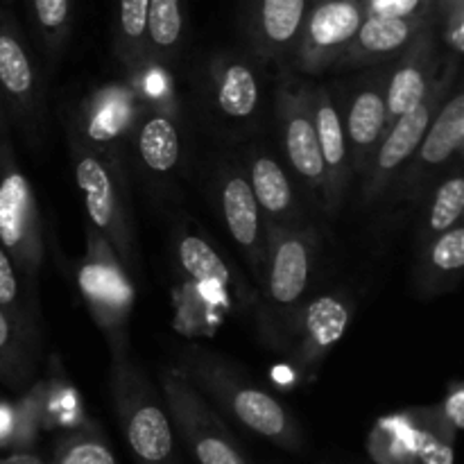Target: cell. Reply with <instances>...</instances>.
I'll use <instances>...</instances> for the list:
<instances>
[{"mask_svg": "<svg viewBox=\"0 0 464 464\" xmlns=\"http://www.w3.org/2000/svg\"><path fill=\"white\" fill-rule=\"evenodd\" d=\"M320 258V236L313 227L266 222L261 279L256 288L258 331L267 347L284 352L295 320L308 302Z\"/></svg>", "mask_w": 464, "mask_h": 464, "instance_id": "cell-1", "label": "cell"}, {"mask_svg": "<svg viewBox=\"0 0 464 464\" xmlns=\"http://www.w3.org/2000/svg\"><path fill=\"white\" fill-rule=\"evenodd\" d=\"M175 367L245 430L284 451L299 453L304 449V433L288 406L254 383L225 356L190 343L181 349Z\"/></svg>", "mask_w": 464, "mask_h": 464, "instance_id": "cell-2", "label": "cell"}, {"mask_svg": "<svg viewBox=\"0 0 464 464\" xmlns=\"http://www.w3.org/2000/svg\"><path fill=\"white\" fill-rule=\"evenodd\" d=\"M66 139L89 225L111 243L127 272L136 276L140 270V249L130 202L125 154L95 152L71 136Z\"/></svg>", "mask_w": 464, "mask_h": 464, "instance_id": "cell-3", "label": "cell"}, {"mask_svg": "<svg viewBox=\"0 0 464 464\" xmlns=\"http://www.w3.org/2000/svg\"><path fill=\"white\" fill-rule=\"evenodd\" d=\"M109 392L136 464H179L175 429L161 390L154 388L130 352L111 353Z\"/></svg>", "mask_w": 464, "mask_h": 464, "instance_id": "cell-4", "label": "cell"}, {"mask_svg": "<svg viewBox=\"0 0 464 464\" xmlns=\"http://www.w3.org/2000/svg\"><path fill=\"white\" fill-rule=\"evenodd\" d=\"M84 236L86 249L77 266V288L95 326L102 331L109 352H130V320L136 304L134 276L93 225H86Z\"/></svg>", "mask_w": 464, "mask_h": 464, "instance_id": "cell-5", "label": "cell"}, {"mask_svg": "<svg viewBox=\"0 0 464 464\" xmlns=\"http://www.w3.org/2000/svg\"><path fill=\"white\" fill-rule=\"evenodd\" d=\"M458 77H460V59L453 57V54H444V62L442 66H440L438 77H435V82L430 84V89L426 91L424 98H421L415 107L408 109L406 113H401V116L394 118V121L390 122L383 139L376 145L370 163H367V168L361 175V198L365 207L379 202L385 195V190H388L390 186H392V181L397 179L399 172L408 166V161L412 159L415 150L420 148L426 130H429L430 122H433L438 109L442 107V102L449 98V93L456 89Z\"/></svg>", "mask_w": 464, "mask_h": 464, "instance_id": "cell-6", "label": "cell"}, {"mask_svg": "<svg viewBox=\"0 0 464 464\" xmlns=\"http://www.w3.org/2000/svg\"><path fill=\"white\" fill-rule=\"evenodd\" d=\"M202 109L208 122L225 134H249L266 109V75L258 57L220 53L202 72Z\"/></svg>", "mask_w": 464, "mask_h": 464, "instance_id": "cell-7", "label": "cell"}, {"mask_svg": "<svg viewBox=\"0 0 464 464\" xmlns=\"http://www.w3.org/2000/svg\"><path fill=\"white\" fill-rule=\"evenodd\" d=\"M159 383L172 429L186 444L195 464H252L220 412L175 365L161 372Z\"/></svg>", "mask_w": 464, "mask_h": 464, "instance_id": "cell-8", "label": "cell"}, {"mask_svg": "<svg viewBox=\"0 0 464 464\" xmlns=\"http://www.w3.org/2000/svg\"><path fill=\"white\" fill-rule=\"evenodd\" d=\"M0 245L18 275L34 284L45 256L39 202L7 136L0 139Z\"/></svg>", "mask_w": 464, "mask_h": 464, "instance_id": "cell-9", "label": "cell"}, {"mask_svg": "<svg viewBox=\"0 0 464 464\" xmlns=\"http://www.w3.org/2000/svg\"><path fill=\"white\" fill-rule=\"evenodd\" d=\"M177 275L193 285L207 302L218 304L229 313H254L256 288L231 266L222 249L202 234L198 225L184 222L172 234Z\"/></svg>", "mask_w": 464, "mask_h": 464, "instance_id": "cell-10", "label": "cell"}, {"mask_svg": "<svg viewBox=\"0 0 464 464\" xmlns=\"http://www.w3.org/2000/svg\"><path fill=\"white\" fill-rule=\"evenodd\" d=\"M145 100L131 75L109 82L84 95L66 116V136L80 140L95 152L125 154Z\"/></svg>", "mask_w": 464, "mask_h": 464, "instance_id": "cell-11", "label": "cell"}, {"mask_svg": "<svg viewBox=\"0 0 464 464\" xmlns=\"http://www.w3.org/2000/svg\"><path fill=\"white\" fill-rule=\"evenodd\" d=\"M313 82L295 71H284L275 91V116L281 150L293 175L322 202L324 166L313 118Z\"/></svg>", "mask_w": 464, "mask_h": 464, "instance_id": "cell-12", "label": "cell"}, {"mask_svg": "<svg viewBox=\"0 0 464 464\" xmlns=\"http://www.w3.org/2000/svg\"><path fill=\"white\" fill-rule=\"evenodd\" d=\"M365 18L362 0H308L297 48L288 71L320 75L334 71Z\"/></svg>", "mask_w": 464, "mask_h": 464, "instance_id": "cell-13", "label": "cell"}, {"mask_svg": "<svg viewBox=\"0 0 464 464\" xmlns=\"http://www.w3.org/2000/svg\"><path fill=\"white\" fill-rule=\"evenodd\" d=\"M0 100L21 127L36 140L44 131V84L18 23L0 7Z\"/></svg>", "mask_w": 464, "mask_h": 464, "instance_id": "cell-14", "label": "cell"}, {"mask_svg": "<svg viewBox=\"0 0 464 464\" xmlns=\"http://www.w3.org/2000/svg\"><path fill=\"white\" fill-rule=\"evenodd\" d=\"M353 317V299L343 290L308 297L295 320L285 352L304 383L315 381L331 349L344 338Z\"/></svg>", "mask_w": 464, "mask_h": 464, "instance_id": "cell-15", "label": "cell"}, {"mask_svg": "<svg viewBox=\"0 0 464 464\" xmlns=\"http://www.w3.org/2000/svg\"><path fill=\"white\" fill-rule=\"evenodd\" d=\"M216 207L222 227L243 254L254 284L261 279L266 249V218L258 208L247 175L236 166H222L216 179Z\"/></svg>", "mask_w": 464, "mask_h": 464, "instance_id": "cell-16", "label": "cell"}, {"mask_svg": "<svg viewBox=\"0 0 464 464\" xmlns=\"http://www.w3.org/2000/svg\"><path fill=\"white\" fill-rule=\"evenodd\" d=\"M385 80H388V71L370 72L365 80L353 84L344 109H340L353 175H362L376 145L381 143L388 130Z\"/></svg>", "mask_w": 464, "mask_h": 464, "instance_id": "cell-17", "label": "cell"}, {"mask_svg": "<svg viewBox=\"0 0 464 464\" xmlns=\"http://www.w3.org/2000/svg\"><path fill=\"white\" fill-rule=\"evenodd\" d=\"M464 145V93L460 86L449 93L442 107L435 113L433 122L426 130L420 148L415 150L406 172H403V190L408 198L426 188V181L447 166L453 157L462 152Z\"/></svg>", "mask_w": 464, "mask_h": 464, "instance_id": "cell-18", "label": "cell"}, {"mask_svg": "<svg viewBox=\"0 0 464 464\" xmlns=\"http://www.w3.org/2000/svg\"><path fill=\"white\" fill-rule=\"evenodd\" d=\"M438 21L426 25L415 39L408 44V48L399 54V62L385 80V104H388L390 122L415 107L430 84L438 77L440 66L444 62V54H440L438 34H435ZM388 122V125H390Z\"/></svg>", "mask_w": 464, "mask_h": 464, "instance_id": "cell-19", "label": "cell"}, {"mask_svg": "<svg viewBox=\"0 0 464 464\" xmlns=\"http://www.w3.org/2000/svg\"><path fill=\"white\" fill-rule=\"evenodd\" d=\"M313 118H315L317 143H320V157L324 166L322 207L326 208V213L335 216L343 207L353 172L340 107L335 104L331 91L322 84L313 86Z\"/></svg>", "mask_w": 464, "mask_h": 464, "instance_id": "cell-20", "label": "cell"}, {"mask_svg": "<svg viewBox=\"0 0 464 464\" xmlns=\"http://www.w3.org/2000/svg\"><path fill=\"white\" fill-rule=\"evenodd\" d=\"M306 9L308 0H252L249 36L263 66L288 71Z\"/></svg>", "mask_w": 464, "mask_h": 464, "instance_id": "cell-21", "label": "cell"}, {"mask_svg": "<svg viewBox=\"0 0 464 464\" xmlns=\"http://www.w3.org/2000/svg\"><path fill=\"white\" fill-rule=\"evenodd\" d=\"M435 21H438L435 16H376V14H365L356 36L347 45L343 57L335 62L334 71L374 66L385 59L399 57L408 48V44L426 25Z\"/></svg>", "mask_w": 464, "mask_h": 464, "instance_id": "cell-22", "label": "cell"}, {"mask_svg": "<svg viewBox=\"0 0 464 464\" xmlns=\"http://www.w3.org/2000/svg\"><path fill=\"white\" fill-rule=\"evenodd\" d=\"M130 145L152 179H168L181 163V127L175 104H145Z\"/></svg>", "mask_w": 464, "mask_h": 464, "instance_id": "cell-23", "label": "cell"}, {"mask_svg": "<svg viewBox=\"0 0 464 464\" xmlns=\"http://www.w3.org/2000/svg\"><path fill=\"white\" fill-rule=\"evenodd\" d=\"M247 179L266 222H276V225L302 222V208L290 181V172L281 166L275 154L261 148L254 150L249 157Z\"/></svg>", "mask_w": 464, "mask_h": 464, "instance_id": "cell-24", "label": "cell"}, {"mask_svg": "<svg viewBox=\"0 0 464 464\" xmlns=\"http://www.w3.org/2000/svg\"><path fill=\"white\" fill-rule=\"evenodd\" d=\"M464 272V225L447 229L420 247L415 285L424 297H438L456 288Z\"/></svg>", "mask_w": 464, "mask_h": 464, "instance_id": "cell-25", "label": "cell"}, {"mask_svg": "<svg viewBox=\"0 0 464 464\" xmlns=\"http://www.w3.org/2000/svg\"><path fill=\"white\" fill-rule=\"evenodd\" d=\"M148 9L150 0H116L113 54L127 72L148 62Z\"/></svg>", "mask_w": 464, "mask_h": 464, "instance_id": "cell-26", "label": "cell"}, {"mask_svg": "<svg viewBox=\"0 0 464 464\" xmlns=\"http://www.w3.org/2000/svg\"><path fill=\"white\" fill-rule=\"evenodd\" d=\"M184 44V0H150L148 62L172 66Z\"/></svg>", "mask_w": 464, "mask_h": 464, "instance_id": "cell-27", "label": "cell"}, {"mask_svg": "<svg viewBox=\"0 0 464 464\" xmlns=\"http://www.w3.org/2000/svg\"><path fill=\"white\" fill-rule=\"evenodd\" d=\"M406 421L412 460L420 464H453V444L458 435L438 420L433 406L406 411Z\"/></svg>", "mask_w": 464, "mask_h": 464, "instance_id": "cell-28", "label": "cell"}, {"mask_svg": "<svg viewBox=\"0 0 464 464\" xmlns=\"http://www.w3.org/2000/svg\"><path fill=\"white\" fill-rule=\"evenodd\" d=\"M45 464H118L111 444L93 420L62 430Z\"/></svg>", "mask_w": 464, "mask_h": 464, "instance_id": "cell-29", "label": "cell"}, {"mask_svg": "<svg viewBox=\"0 0 464 464\" xmlns=\"http://www.w3.org/2000/svg\"><path fill=\"white\" fill-rule=\"evenodd\" d=\"M45 403H48V381H39L9 406V435L5 449L30 451L45 429Z\"/></svg>", "mask_w": 464, "mask_h": 464, "instance_id": "cell-30", "label": "cell"}, {"mask_svg": "<svg viewBox=\"0 0 464 464\" xmlns=\"http://www.w3.org/2000/svg\"><path fill=\"white\" fill-rule=\"evenodd\" d=\"M464 216V177L460 168L444 177L430 198L429 211L420 227V247L433 240L435 236L444 234L447 229L462 222Z\"/></svg>", "mask_w": 464, "mask_h": 464, "instance_id": "cell-31", "label": "cell"}, {"mask_svg": "<svg viewBox=\"0 0 464 464\" xmlns=\"http://www.w3.org/2000/svg\"><path fill=\"white\" fill-rule=\"evenodd\" d=\"M32 25L50 63L62 59L72 32V0H27Z\"/></svg>", "mask_w": 464, "mask_h": 464, "instance_id": "cell-32", "label": "cell"}, {"mask_svg": "<svg viewBox=\"0 0 464 464\" xmlns=\"http://www.w3.org/2000/svg\"><path fill=\"white\" fill-rule=\"evenodd\" d=\"M32 372L30 335L0 308V381L9 388H25Z\"/></svg>", "mask_w": 464, "mask_h": 464, "instance_id": "cell-33", "label": "cell"}, {"mask_svg": "<svg viewBox=\"0 0 464 464\" xmlns=\"http://www.w3.org/2000/svg\"><path fill=\"white\" fill-rule=\"evenodd\" d=\"M0 308H3L7 315H12V320L32 338L30 313H27L25 304L21 302L18 272L16 267H14L9 254L3 249V245H0Z\"/></svg>", "mask_w": 464, "mask_h": 464, "instance_id": "cell-34", "label": "cell"}, {"mask_svg": "<svg viewBox=\"0 0 464 464\" xmlns=\"http://www.w3.org/2000/svg\"><path fill=\"white\" fill-rule=\"evenodd\" d=\"M376 16H435V0H362Z\"/></svg>", "mask_w": 464, "mask_h": 464, "instance_id": "cell-35", "label": "cell"}, {"mask_svg": "<svg viewBox=\"0 0 464 464\" xmlns=\"http://www.w3.org/2000/svg\"><path fill=\"white\" fill-rule=\"evenodd\" d=\"M433 408L438 420L442 421L451 433H460L464 426V388L460 381H453L447 388V397Z\"/></svg>", "mask_w": 464, "mask_h": 464, "instance_id": "cell-36", "label": "cell"}, {"mask_svg": "<svg viewBox=\"0 0 464 464\" xmlns=\"http://www.w3.org/2000/svg\"><path fill=\"white\" fill-rule=\"evenodd\" d=\"M440 25H442V41L449 50L447 54L460 59L464 53V3L444 14L440 18Z\"/></svg>", "mask_w": 464, "mask_h": 464, "instance_id": "cell-37", "label": "cell"}, {"mask_svg": "<svg viewBox=\"0 0 464 464\" xmlns=\"http://www.w3.org/2000/svg\"><path fill=\"white\" fill-rule=\"evenodd\" d=\"M0 464H45V460L30 451H12V456L0 458Z\"/></svg>", "mask_w": 464, "mask_h": 464, "instance_id": "cell-38", "label": "cell"}, {"mask_svg": "<svg viewBox=\"0 0 464 464\" xmlns=\"http://www.w3.org/2000/svg\"><path fill=\"white\" fill-rule=\"evenodd\" d=\"M460 3H464V0H435V18L440 21L444 14L451 12V9L456 7V5H460Z\"/></svg>", "mask_w": 464, "mask_h": 464, "instance_id": "cell-39", "label": "cell"}, {"mask_svg": "<svg viewBox=\"0 0 464 464\" xmlns=\"http://www.w3.org/2000/svg\"><path fill=\"white\" fill-rule=\"evenodd\" d=\"M5 116H3V100H0V131H3L5 130Z\"/></svg>", "mask_w": 464, "mask_h": 464, "instance_id": "cell-40", "label": "cell"}, {"mask_svg": "<svg viewBox=\"0 0 464 464\" xmlns=\"http://www.w3.org/2000/svg\"><path fill=\"white\" fill-rule=\"evenodd\" d=\"M406 464H420V462H417V460H408Z\"/></svg>", "mask_w": 464, "mask_h": 464, "instance_id": "cell-41", "label": "cell"}]
</instances>
